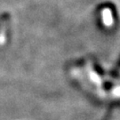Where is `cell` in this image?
Returning a JSON list of instances; mask_svg holds the SVG:
<instances>
[{"instance_id": "6da1fadb", "label": "cell", "mask_w": 120, "mask_h": 120, "mask_svg": "<svg viewBox=\"0 0 120 120\" xmlns=\"http://www.w3.org/2000/svg\"><path fill=\"white\" fill-rule=\"evenodd\" d=\"M101 22L103 25L107 28H110L114 24V17L112 11L108 7H105L101 10Z\"/></svg>"}, {"instance_id": "7a4b0ae2", "label": "cell", "mask_w": 120, "mask_h": 120, "mask_svg": "<svg viewBox=\"0 0 120 120\" xmlns=\"http://www.w3.org/2000/svg\"><path fill=\"white\" fill-rule=\"evenodd\" d=\"M90 69V79L92 81L95 83V84H97V85H101V78L99 77V76L96 74V72H94V70H92L91 69Z\"/></svg>"}, {"instance_id": "3957f363", "label": "cell", "mask_w": 120, "mask_h": 120, "mask_svg": "<svg viewBox=\"0 0 120 120\" xmlns=\"http://www.w3.org/2000/svg\"><path fill=\"white\" fill-rule=\"evenodd\" d=\"M113 94H115V96H117V97H120V87H117V88H115L114 91H113Z\"/></svg>"}]
</instances>
